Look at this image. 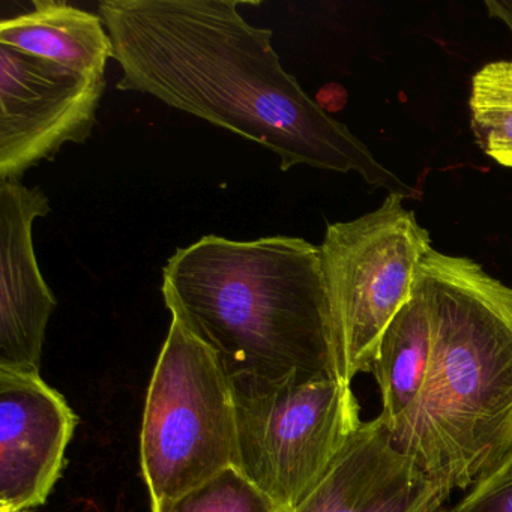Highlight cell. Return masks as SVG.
Instances as JSON below:
<instances>
[{"label": "cell", "mask_w": 512, "mask_h": 512, "mask_svg": "<svg viewBox=\"0 0 512 512\" xmlns=\"http://www.w3.org/2000/svg\"><path fill=\"white\" fill-rule=\"evenodd\" d=\"M244 0H103L100 16L122 70L116 88L245 137L295 166L358 173L389 194L416 191L374 158L287 73L271 29L242 16Z\"/></svg>", "instance_id": "6da1fadb"}, {"label": "cell", "mask_w": 512, "mask_h": 512, "mask_svg": "<svg viewBox=\"0 0 512 512\" xmlns=\"http://www.w3.org/2000/svg\"><path fill=\"white\" fill-rule=\"evenodd\" d=\"M416 280L430 311V361L388 430L428 476L467 490L512 457V287L434 248Z\"/></svg>", "instance_id": "7a4b0ae2"}, {"label": "cell", "mask_w": 512, "mask_h": 512, "mask_svg": "<svg viewBox=\"0 0 512 512\" xmlns=\"http://www.w3.org/2000/svg\"><path fill=\"white\" fill-rule=\"evenodd\" d=\"M161 290L230 377H334L322 251L305 239L203 236L167 260Z\"/></svg>", "instance_id": "3957f363"}, {"label": "cell", "mask_w": 512, "mask_h": 512, "mask_svg": "<svg viewBox=\"0 0 512 512\" xmlns=\"http://www.w3.org/2000/svg\"><path fill=\"white\" fill-rule=\"evenodd\" d=\"M140 463L151 506L238 466L232 377L178 316H172L149 383Z\"/></svg>", "instance_id": "277c9868"}, {"label": "cell", "mask_w": 512, "mask_h": 512, "mask_svg": "<svg viewBox=\"0 0 512 512\" xmlns=\"http://www.w3.org/2000/svg\"><path fill=\"white\" fill-rule=\"evenodd\" d=\"M389 194L379 209L346 223L329 224L320 245L329 314L334 379L352 385L371 373L380 340L412 299L430 233Z\"/></svg>", "instance_id": "5b68a950"}, {"label": "cell", "mask_w": 512, "mask_h": 512, "mask_svg": "<svg viewBox=\"0 0 512 512\" xmlns=\"http://www.w3.org/2000/svg\"><path fill=\"white\" fill-rule=\"evenodd\" d=\"M232 382L236 467L284 512L293 511L362 424L352 385L329 376Z\"/></svg>", "instance_id": "8992f818"}, {"label": "cell", "mask_w": 512, "mask_h": 512, "mask_svg": "<svg viewBox=\"0 0 512 512\" xmlns=\"http://www.w3.org/2000/svg\"><path fill=\"white\" fill-rule=\"evenodd\" d=\"M106 79L0 44V181L22 178L97 125Z\"/></svg>", "instance_id": "52a82bcc"}, {"label": "cell", "mask_w": 512, "mask_h": 512, "mask_svg": "<svg viewBox=\"0 0 512 512\" xmlns=\"http://www.w3.org/2000/svg\"><path fill=\"white\" fill-rule=\"evenodd\" d=\"M76 427V413L40 371L0 368V512L47 502Z\"/></svg>", "instance_id": "ba28073f"}, {"label": "cell", "mask_w": 512, "mask_h": 512, "mask_svg": "<svg viewBox=\"0 0 512 512\" xmlns=\"http://www.w3.org/2000/svg\"><path fill=\"white\" fill-rule=\"evenodd\" d=\"M451 493L394 445L377 416L362 421L319 484L290 512H446Z\"/></svg>", "instance_id": "9c48e42d"}, {"label": "cell", "mask_w": 512, "mask_h": 512, "mask_svg": "<svg viewBox=\"0 0 512 512\" xmlns=\"http://www.w3.org/2000/svg\"><path fill=\"white\" fill-rule=\"evenodd\" d=\"M49 214L43 188L0 181V368L40 371L58 301L38 266L32 230Z\"/></svg>", "instance_id": "30bf717a"}, {"label": "cell", "mask_w": 512, "mask_h": 512, "mask_svg": "<svg viewBox=\"0 0 512 512\" xmlns=\"http://www.w3.org/2000/svg\"><path fill=\"white\" fill-rule=\"evenodd\" d=\"M32 5L34 10L0 22V44L80 76L104 77L113 43L103 17L62 0H34Z\"/></svg>", "instance_id": "8fae6325"}, {"label": "cell", "mask_w": 512, "mask_h": 512, "mask_svg": "<svg viewBox=\"0 0 512 512\" xmlns=\"http://www.w3.org/2000/svg\"><path fill=\"white\" fill-rule=\"evenodd\" d=\"M431 352V323L424 289L398 311L380 340L371 373L382 397L380 419L391 428L418 397Z\"/></svg>", "instance_id": "7c38bea8"}, {"label": "cell", "mask_w": 512, "mask_h": 512, "mask_svg": "<svg viewBox=\"0 0 512 512\" xmlns=\"http://www.w3.org/2000/svg\"><path fill=\"white\" fill-rule=\"evenodd\" d=\"M470 127L487 157L512 169V61H494L472 79Z\"/></svg>", "instance_id": "4fadbf2b"}, {"label": "cell", "mask_w": 512, "mask_h": 512, "mask_svg": "<svg viewBox=\"0 0 512 512\" xmlns=\"http://www.w3.org/2000/svg\"><path fill=\"white\" fill-rule=\"evenodd\" d=\"M151 508L152 512H284L238 467H229L181 496Z\"/></svg>", "instance_id": "5bb4252c"}, {"label": "cell", "mask_w": 512, "mask_h": 512, "mask_svg": "<svg viewBox=\"0 0 512 512\" xmlns=\"http://www.w3.org/2000/svg\"><path fill=\"white\" fill-rule=\"evenodd\" d=\"M446 512H512V457Z\"/></svg>", "instance_id": "9a60e30c"}, {"label": "cell", "mask_w": 512, "mask_h": 512, "mask_svg": "<svg viewBox=\"0 0 512 512\" xmlns=\"http://www.w3.org/2000/svg\"><path fill=\"white\" fill-rule=\"evenodd\" d=\"M488 14L493 19H499L505 23L512 35V2H496V0H487L485 2Z\"/></svg>", "instance_id": "2e32d148"}, {"label": "cell", "mask_w": 512, "mask_h": 512, "mask_svg": "<svg viewBox=\"0 0 512 512\" xmlns=\"http://www.w3.org/2000/svg\"><path fill=\"white\" fill-rule=\"evenodd\" d=\"M22 512H32V511H22Z\"/></svg>", "instance_id": "e0dca14e"}]
</instances>
